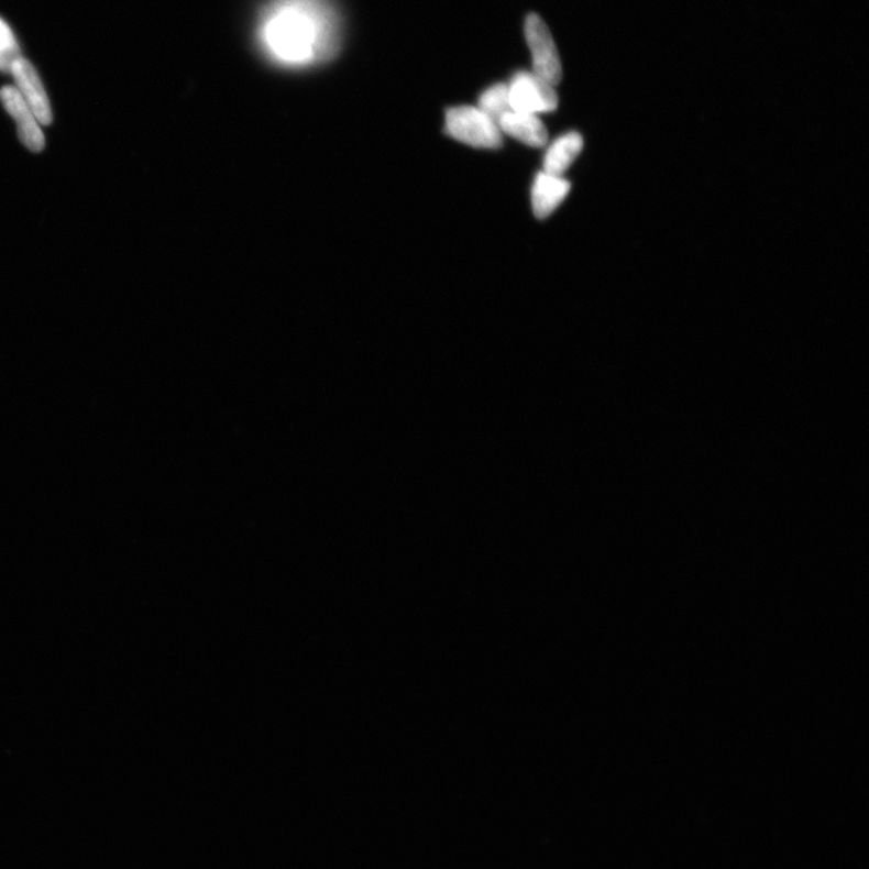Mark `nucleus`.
<instances>
[{"label":"nucleus","instance_id":"obj_1","mask_svg":"<svg viewBox=\"0 0 869 869\" xmlns=\"http://www.w3.org/2000/svg\"><path fill=\"white\" fill-rule=\"evenodd\" d=\"M257 40L265 55L283 67L324 64L341 48L339 12L329 0H271L261 12Z\"/></svg>","mask_w":869,"mask_h":869},{"label":"nucleus","instance_id":"obj_2","mask_svg":"<svg viewBox=\"0 0 869 869\" xmlns=\"http://www.w3.org/2000/svg\"><path fill=\"white\" fill-rule=\"evenodd\" d=\"M446 130L452 139L470 146L495 148L503 144L498 123L479 107L462 106L447 110Z\"/></svg>","mask_w":869,"mask_h":869},{"label":"nucleus","instance_id":"obj_3","mask_svg":"<svg viewBox=\"0 0 869 869\" xmlns=\"http://www.w3.org/2000/svg\"><path fill=\"white\" fill-rule=\"evenodd\" d=\"M526 41L532 57V73L553 87L562 81V62L553 36L543 20L530 14L525 24Z\"/></svg>","mask_w":869,"mask_h":869},{"label":"nucleus","instance_id":"obj_4","mask_svg":"<svg viewBox=\"0 0 869 869\" xmlns=\"http://www.w3.org/2000/svg\"><path fill=\"white\" fill-rule=\"evenodd\" d=\"M512 109L519 113L539 116L558 107L554 87L532 72H518L507 85Z\"/></svg>","mask_w":869,"mask_h":869},{"label":"nucleus","instance_id":"obj_5","mask_svg":"<svg viewBox=\"0 0 869 869\" xmlns=\"http://www.w3.org/2000/svg\"><path fill=\"white\" fill-rule=\"evenodd\" d=\"M10 73L16 82V89L32 109L36 120L43 127L53 122V111L44 85L35 68L26 58L20 57L12 65Z\"/></svg>","mask_w":869,"mask_h":869},{"label":"nucleus","instance_id":"obj_6","mask_svg":"<svg viewBox=\"0 0 869 869\" xmlns=\"http://www.w3.org/2000/svg\"><path fill=\"white\" fill-rule=\"evenodd\" d=\"M0 99H2L8 113L16 121L22 143L32 152H42L45 146V139L41 123L36 120L32 109L24 101L16 87H3L2 91H0Z\"/></svg>","mask_w":869,"mask_h":869},{"label":"nucleus","instance_id":"obj_7","mask_svg":"<svg viewBox=\"0 0 869 869\" xmlns=\"http://www.w3.org/2000/svg\"><path fill=\"white\" fill-rule=\"evenodd\" d=\"M571 185L563 177L541 172L534 180L531 202L534 215L539 219L550 217L562 205L570 191Z\"/></svg>","mask_w":869,"mask_h":869},{"label":"nucleus","instance_id":"obj_8","mask_svg":"<svg viewBox=\"0 0 869 869\" xmlns=\"http://www.w3.org/2000/svg\"><path fill=\"white\" fill-rule=\"evenodd\" d=\"M503 134L532 147H541L549 141V133L539 116L510 110L498 121Z\"/></svg>","mask_w":869,"mask_h":869},{"label":"nucleus","instance_id":"obj_9","mask_svg":"<svg viewBox=\"0 0 869 869\" xmlns=\"http://www.w3.org/2000/svg\"><path fill=\"white\" fill-rule=\"evenodd\" d=\"M583 147L582 135L578 132H569L557 139L548 148L543 158V172L552 176L563 177L574 161L581 154Z\"/></svg>","mask_w":869,"mask_h":869},{"label":"nucleus","instance_id":"obj_10","mask_svg":"<svg viewBox=\"0 0 869 869\" xmlns=\"http://www.w3.org/2000/svg\"><path fill=\"white\" fill-rule=\"evenodd\" d=\"M479 108L484 114L498 123L502 117L513 110L510 99H508L507 85L496 84L491 86L490 89L481 95Z\"/></svg>","mask_w":869,"mask_h":869},{"label":"nucleus","instance_id":"obj_11","mask_svg":"<svg viewBox=\"0 0 869 869\" xmlns=\"http://www.w3.org/2000/svg\"><path fill=\"white\" fill-rule=\"evenodd\" d=\"M20 57V46L14 32L3 19H0V72L10 73L12 65Z\"/></svg>","mask_w":869,"mask_h":869}]
</instances>
